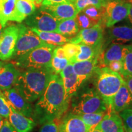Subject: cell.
<instances>
[{"mask_svg":"<svg viewBox=\"0 0 132 132\" xmlns=\"http://www.w3.org/2000/svg\"><path fill=\"white\" fill-rule=\"evenodd\" d=\"M69 103L61 77L54 73L36 104L32 119L41 124L60 119L68 110Z\"/></svg>","mask_w":132,"mask_h":132,"instance_id":"cell-1","label":"cell"},{"mask_svg":"<svg viewBox=\"0 0 132 132\" xmlns=\"http://www.w3.org/2000/svg\"><path fill=\"white\" fill-rule=\"evenodd\" d=\"M53 74L52 68L26 69L20 73L14 87L31 103L42 95Z\"/></svg>","mask_w":132,"mask_h":132,"instance_id":"cell-2","label":"cell"},{"mask_svg":"<svg viewBox=\"0 0 132 132\" xmlns=\"http://www.w3.org/2000/svg\"><path fill=\"white\" fill-rule=\"evenodd\" d=\"M94 73L96 75L95 90L110 108L114 95L124 83V80L120 73L106 66H97Z\"/></svg>","mask_w":132,"mask_h":132,"instance_id":"cell-3","label":"cell"},{"mask_svg":"<svg viewBox=\"0 0 132 132\" xmlns=\"http://www.w3.org/2000/svg\"><path fill=\"white\" fill-rule=\"evenodd\" d=\"M71 112L75 114L106 113L108 107L95 89L78 90L71 98Z\"/></svg>","mask_w":132,"mask_h":132,"instance_id":"cell-4","label":"cell"},{"mask_svg":"<svg viewBox=\"0 0 132 132\" xmlns=\"http://www.w3.org/2000/svg\"><path fill=\"white\" fill-rule=\"evenodd\" d=\"M56 46L46 44L16 58L15 64L24 69L51 68L53 53Z\"/></svg>","mask_w":132,"mask_h":132,"instance_id":"cell-5","label":"cell"},{"mask_svg":"<svg viewBox=\"0 0 132 132\" xmlns=\"http://www.w3.org/2000/svg\"><path fill=\"white\" fill-rule=\"evenodd\" d=\"M18 26L19 36L12 58H17L36 48L47 44L41 40L31 28L23 24H18Z\"/></svg>","mask_w":132,"mask_h":132,"instance_id":"cell-6","label":"cell"},{"mask_svg":"<svg viewBox=\"0 0 132 132\" xmlns=\"http://www.w3.org/2000/svg\"><path fill=\"white\" fill-rule=\"evenodd\" d=\"M131 3L129 0H110L105 6L102 23L105 27H112L127 17Z\"/></svg>","mask_w":132,"mask_h":132,"instance_id":"cell-7","label":"cell"},{"mask_svg":"<svg viewBox=\"0 0 132 132\" xmlns=\"http://www.w3.org/2000/svg\"><path fill=\"white\" fill-rule=\"evenodd\" d=\"M103 42L104 25L102 21L89 28L81 29L70 40V42L73 44H82L102 49Z\"/></svg>","mask_w":132,"mask_h":132,"instance_id":"cell-8","label":"cell"},{"mask_svg":"<svg viewBox=\"0 0 132 132\" xmlns=\"http://www.w3.org/2000/svg\"><path fill=\"white\" fill-rule=\"evenodd\" d=\"M59 22V20L41 7L25 19L26 24L31 28L49 32H55Z\"/></svg>","mask_w":132,"mask_h":132,"instance_id":"cell-9","label":"cell"},{"mask_svg":"<svg viewBox=\"0 0 132 132\" xmlns=\"http://www.w3.org/2000/svg\"><path fill=\"white\" fill-rule=\"evenodd\" d=\"M19 32V26L14 24L3 29L0 36V60L7 61L12 58Z\"/></svg>","mask_w":132,"mask_h":132,"instance_id":"cell-10","label":"cell"},{"mask_svg":"<svg viewBox=\"0 0 132 132\" xmlns=\"http://www.w3.org/2000/svg\"><path fill=\"white\" fill-rule=\"evenodd\" d=\"M0 94H2L10 106L15 111L28 118L32 119L34 108L30 102H28L21 96L15 87H13L9 89L0 90Z\"/></svg>","mask_w":132,"mask_h":132,"instance_id":"cell-11","label":"cell"},{"mask_svg":"<svg viewBox=\"0 0 132 132\" xmlns=\"http://www.w3.org/2000/svg\"><path fill=\"white\" fill-rule=\"evenodd\" d=\"M131 42H132V26H113L108 28L105 37H104L103 50L112 42L124 44Z\"/></svg>","mask_w":132,"mask_h":132,"instance_id":"cell-12","label":"cell"},{"mask_svg":"<svg viewBox=\"0 0 132 132\" xmlns=\"http://www.w3.org/2000/svg\"><path fill=\"white\" fill-rule=\"evenodd\" d=\"M100 56L85 61H77L72 64L74 72L77 77L79 88L94 73Z\"/></svg>","mask_w":132,"mask_h":132,"instance_id":"cell-13","label":"cell"},{"mask_svg":"<svg viewBox=\"0 0 132 132\" xmlns=\"http://www.w3.org/2000/svg\"><path fill=\"white\" fill-rule=\"evenodd\" d=\"M40 7L53 16L57 20L75 19L79 12L74 3H64L53 6H41Z\"/></svg>","mask_w":132,"mask_h":132,"instance_id":"cell-14","label":"cell"},{"mask_svg":"<svg viewBox=\"0 0 132 132\" xmlns=\"http://www.w3.org/2000/svg\"><path fill=\"white\" fill-rule=\"evenodd\" d=\"M106 114L104 115L101 121L96 126L102 132H124L123 121L119 114L109 109Z\"/></svg>","mask_w":132,"mask_h":132,"instance_id":"cell-15","label":"cell"},{"mask_svg":"<svg viewBox=\"0 0 132 132\" xmlns=\"http://www.w3.org/2000/svg\"><path fill=\"white\" fill-rule=\"evenodd\" d=\"M90 130L78 115L72 112L67 113L60 120L59 132H89Z\"/></svg>","mask_w":132,"mask_h":132,"instance_id":"cell-16","label":"cell"},{"mask_svg":"<svg viewBox=\"0 0 132 132\" xmlns=\"http://www.w3.org/2000/svg\"><path fill=\"white\" fill-rule=\"evenodd\" d=\"M20 73L14 64L0 61V90L14 87Z\"/></svg>","mask_w":132,"mask_h":132,"instance_id":"cell-17","label":"cell"},{"mask_svg":"<svg viewBox=\"0 0 132 132\" xmlns=\"http://www.w3.org/2000/svg\"><path fill=\"white\" fill-rule=\"evenodd\" d=\"M131 106L132 95L124 82L114 95L111 106L109 109L117 113H120Z\"/></svg>","mask_w":132,"mask_h":132,"instance_id":"cell-18","label":"cell"},{"mask_svg":"<svg viewBox=\"0 0 132 132\" xmlns=\"http://www.w3.org/2000/svg\"><path fill=\"white\" fill-rule=\"evenodd\" d=\"M61 77L66 95L70 101L72 97L79 90L77 77L72 64L70 63L59 74Z\"/></svg>","mask_w":132,"mask_h":132,"instance_id":"cell-19","label":"cell"},{"mask_svg":"<svg viewBox=\"0 0 132 132\" xmlns=\"http://www.w3.org/2000/svg\"><path fill=\"white\" fill-rule=\"evenodd\" d=\"M7 120L18 132H30L36 125L34 119L21 114L11 106Z\"/></svg>","mask_w":132,"mask_h":132,"instance_id":"cell-20","label":"cell"},{"mask_svg":"<svg viewBox=\"0 0 132 132\" xmlns=\"http://www.w3.org/2000/svg\"><path fill=\"white\" fill-rule=\"evenodd\" d=\"M124 44L119 43H110L105 50L102 51L100 55L99 61L104 66H107L109 63L114 61H122L123 56Z\"/></svg>","mask_w":132,"mask_h":132,"instance_id":"cell-21","label":"cell"},{"mask_svg":"<svg viewBox=\"0 0 132 132\" xmlns=\"http://www.w3.org/2000/svg\"><path fill=\"white\" fill-rule=\"evenodd\" d=\"M36 6L30 0H16L11 21L21 23L36 10Z\"/></svg>","mask_w":132,"mask_h":132,"instance_id":"cell-22","label":"cell"},{"mask_svg":"<svg viewBox=\"0 0 132 132\" xmlns=\"http://www.w3.org/2000/svg\"><path fill=\"white\" fill-rule=\"evenodd\" d=\"M39 36L41 40L50 45L56 47L62 46L66 43L70 42V39L56 32H49V31H42L36 28H31Z\"/></svg>","mask_w":132,"mask_h":132,"instance_id":"cell-23","label":"cell"},{"mask_svg":"<svg viewBox=\"0 0 132 132\" xmlns=\"http://www.w3.org/2000/svg\"><path fill=\"white\" fill-rule=\"evenodd\" d=\"M80 31L75 19H69L59 21L55 32L71 39Z\"/></svg>","mask_w":132,"mask_h":132,"instance_id":"cell-24","label":"cell"},{"mask_svg":"<svg viewBox=\"0 0 132 132\" xmlns=\"http://www.w3.org/2000/svg\"><path fill=\"white\" fill-rule=\"evenodd\" d=\"M16 0H0V22L5 28L11 21L15 7Z\"/></svg>","mask_w":132,"mask_h":132,"instance_id":"cell-25","label":"cell"},{"mask_svg":"<svg viewBox=\"0 0 132 132\" xmlns=\"http://www.w3.org/2000/svg\"><path fill=\"white\" fill-rule=\"evenodd\" d=\"M80 46V51L75 58V61H85L92 59L100 56L103 49L100 48H95L85 44H79Z\"/></svg>","mask_w":132,"mask_h":132,"instance_id":"cell-26","label":"cell"},{"mask_svg":"<svg viewBox=\"0 0 132 132\" xmlns=\"http://www.w3.org/2000/svg\"><path fill=\"white\" fill-rule=\"evenodd\" d=\"M122 62L123 68L120 75L122 77H132V44L125 45Z\"/></svg>","mask_w":132,"mask_h":132,"instance_id":"cell-27","label":"cell"},{"mask_svg":"<svg viewBox=\"0 0 132 132\" xmlns=\"http://www.w3.org/2000/svg\"><path fill=\"white\" fill-rule=\"evenodd\" d=\"M105 113H87L78 115L84 123L90 129H93L101 121Z\"/></svg>","mask_w":132,"mask_h":132,"instance_id":"cell-28","label":"cell"},{"mask_svg":"<svg viewBox=\"0 0 132 132\" xmlns=\"http://www.w3.org/2000/svg\"><path fill=\"white\" fill-rule=\"evenodd\" d=\"M105 7L88 6L82 10V12L90 19L98 21H102L105 14Z\"/></svg>","mask_w":132,"mask_h":132,"instance_id":"cell-29","label":"cell"},{"mask_svg":"<svg viewBox=\"0 0 132 132\" xmlns=\"http://www.w3.org/2000/svg\"><path fill=\"white\" fill-rule=\"evenodd\" d=\"M62 47L64 50L65 57L68 59L69 62L71 64L75 62L76 57L80 51V44L68 42Z\"/></svg>","mask_w":132,"mask_h":132,"instance_id":"cell-30","label":"cell"},{"mask_svg":"<svg viewBox=\"0 0 132 132\" xmlns=\"http://www.w3.org/2000/svg\"><path fill=\"white\" fill-rule=\"evenodd\" d=\"M76 22L78 24L80 30L83 29L89 28L92 26L98 24L100 21H98L93 20L87 16L86 15L84 14L82 11L79 12L75 18Z\"/></svg>","mask_w":132,"mask_h":132,"instance_id":"cell-31","label":"cell"},{"mask_svg":"<svg viewBox=\"0 0 132 132\" xmlns=\"http://www.w3.org/2000/svg\"><path fill=\"white\" fill-rule=\"evenodd\" d=\"M110 0H75V5L78 12L88 6L105 7Z\"/></svg>","mask_w":132,"mask_h":132,"instance_id":"cell-32","label":"cell"},{"mask_svg":"<svg viewBox=\"0 0 132 132\" xmlns=\"http://www.w3.org/2000/svg\"><path fill=\"white\" fill-rule=\"evenodd\" d=\"M70 62L66 57H60L53 54L51 62V68L54 73L60 74L61 72L68 65Z\"/></svg>","mask_w":132,"mask_h":132,"instance_id":"cell-33","label":"cell"},{"mask_svg":"<svg viewBox=\"0 0 132 132\" xmlns=\"http://www.w3.org/2000/svg\"><path fill=\"white\" fill-rule=\"evenodd\" d=\"M119 114L123 121L124 129L132 130V106Z\"/></svg>","mask_w":132,"mask_h":132,"instance_id":"cell-34","label":"cell"},{"mask_svg":"<svg viewBox=\"0 0 132 132\" xmlns=\"http://www.w3.org/2000/svg\"><path fill=\"white\" fill-rule=\"evenodd\" d=\"M60 119H54L42 123L39 132H59Z\"/></svg>","mask_w":132,"mask_h":132,"instance_id":"cell-35","label":"cell"},{"mask_svg":"<svg viewBox=\"0 0 132 132\" xmlns=\"http://www.w3.org/2000/svg\"><path fill=\"white\" fill-rule=\"evenodd\" d=\"M11 113V106L7 100L0 94V116L7 119Z\"/></svg>","mask_w":132,"mask_h":132,"instance_id":"cell-36","label":"cell"},{"mask_svg":"<svg viewBox=\"0 0 132 132\" xmlns=\"http://www.w3.org/2000/svg\"><path fill=\"white\" fill-rule=\"evenodd\" d=\"M106 67L114 72H118L120 74L123 68V62L122 61H114L109 63Z\"/></svg>","mask_w":132,"mask_h":132,"instance_id":"cell-37","label":"cell"},{"mask_svg":"<svg viewBox=\"0 0 132 132\" xmlns=\"http://www.w3.org/2000/svg\"><path fill=\"white\" fill-rule=\"evenodd\" d=\"M75 0H42L41 6H53L64 3H74Z\"/></svg>","mask_w":132,"mask_h":132,"instance_id":"cell-38","label":"cell"},{"mask_svg":"<svg viewBox=\"0 0 132 132\" xmlns=\"http://www.w3.org/2000/svg\"><path fill=\"white\" fill-rule=\"evenodd\" d=\"M0 132H18L9 123V120L6 119L2 127L0 130Z\"/></svg>","mask_w":132,"mask_h":132,"instance_id":"cell-39","label":"cell"},{"mask_svg":"<svg viewBox=\"0 0 132 132\" xmlns=\"http://www.w3.org/2000/svg\"><path fill=\"white\" fill-rule=\"evenodd\" d=\"M123 78L124 80L125 85H127L132 95V77H123Z\"/></svg>","mask_w":132,"mask_h":132,"instance_id":"cell-40","label":"cell"},{"mask_svg":"<svg viewBox=\"0 0 132 132\" xmlns=\"http://www.w3.org/2000/svg\"><path fill=\"white\" fill-rule=\"evenodd\" d=\"M127 19L128 20V21H129L130 23L132 24V4L131 7H130L129 13H128V15L127 17Z\"/></svg>","mask_w":132,"mask_h":132,"instance_id":"cell-41","label":"cell"},{"mask_svg":"<svg viewBox=\"0 0 132 132\" xmlns=\"http://www.w3.org/2000/svg\"><path fill=\"white\" fill-rule=\"evenodd\" d=\"M30 1H31L32 2L34 3L36 6V7H40L41 5H42V0H30Z\"/></svg>","mask_w":132,"mask_h":132,"instance_id":"cell-42","label":"cell"},{"mask_svg":"<svg viewBox=\"0 0 132 132\" xmlns=\"http://www.w3.org/2000/svg\"><path fill=\"white\" fill-rule=\"evenodd\" d=\"M5 120H6V118H3V117H1V116H0V130H1V127H2L3 123H4Z\"/></svg>","mask_w":132,"mask_h":132,"instance_id":"cell-43","label":"cell"},{"mask_svg":"<svg viewBox=\"0 0 132 132\" xmlns=\"http://www.w3.org/2000/svg\"><path fill=\"white\" fill-rule=\"evenodd\" d=\"M89 132H102L101 130H99L98 128H97L96 127H95V128H94L93 129H92Z\"/></svg>","mask_w":132,"mask_h":132,"instance_id":"cell-44","label":"cell"},{"mask_svg":"<svg viewBox=\"0 0 132 132\" xmlns=\"http://www.w3.org/2000/svg\"><path fill=\"white\" fill-rule=\"evenodd\" d=\"M4 27L3 26V24L1 23V22H0V36H1V34H2L3 31V29H4Z\"/></svg>","mask_w":132,"mask_h":132,"instance_id":"cell-45","label":"cell"},{"mask_svg":"<svg viewBox=\"0 0 132 132\" xmlns=\"http://www.w3.org/2000/svg\"><path fill=\"white\" fill-rule=\"evenodd\" d=\"M124 132H132V130H125Z\"/></svg>","mask_w":132,"mask_h":132,"instance_id":"cell-46","label":"cell"},{"mask_svg":"<svg viewBox=\"0 0 132 132\" xmlns=\"http://www.w3.org/2000/svg\"><path fill=\"white\" fill-rule=\"evenodd\" d=\"M129 1H130V2H131V4H132V0H129Z\"/></svg>","mask_w":132,"mask_h":132,"instance_id":"cell-47","label":"cell"}]
</instances>
